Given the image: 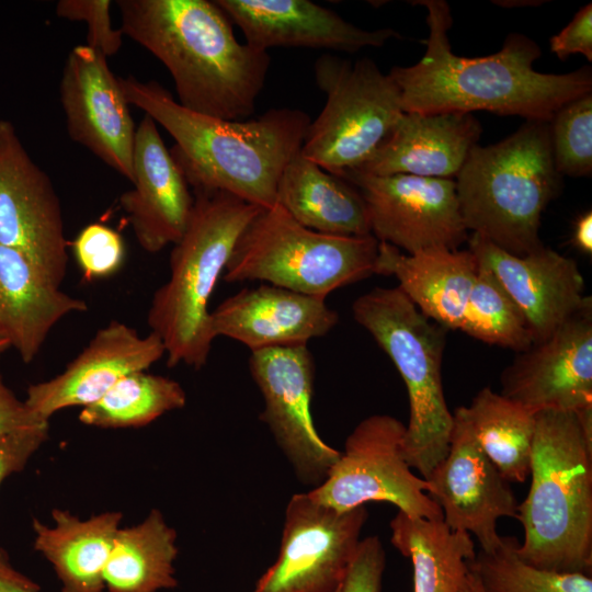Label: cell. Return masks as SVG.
Here are the masks:
<instances>
[{
  "instance_id": "74e56055",
  "label": "cell",
  "mask_w": 592,
  "mask_h": 592,
  "mask_svg": "<svg viewBox=\"0 0 592 592\" xmlns=\"http://www.w3.org/2000/svg\"><path fill=\"white\" fill-rule=\"evenodd\" d=\"M49 424L0 435V486L9 476L24 469L48 439Z\"/></svg>"
},
{
  "instance_id": "e575fe53",
  "label": "cell",
  "mask_w": 592,
  "mask_h": 592,
  "mask_svg": "<svg viewBox=\"0 0 592 592\" xmlns=\"http://www.w3.org/2000/svg\"><path fill=\"white\" fill-rule=\"evenodd\" d=\"M73 252L84 277L102 278L115 273L124 260L121 235L109 226L92 223L73 241Z\"/></svg>"
},
{
  "instance_id": "f6af8a7d",
  "label": "cell",
  "mask_w": 592,
  "mask_h": 592,
  "mask_svg": "<svg viewBox=\"0 0 592 592\" xmlns=\"http://www.w3.org/2000/svg\"><path fill=\"white\" fill-rule=\"evenodd\" d=\"M334 592H342V584Z\"/></svg>"
},
{
  "instance_id": "ac0fdd59",
  "label": "cell",
  "mask_w": 592,
  "mask_h": 592,
  "mask_svg": "<svg viewBox=\"0 0 592 592\" xmlns=\"http://www.w3.org/2000/svg\"><path fill=\"white\" fill-rule=\"evenodd\" d=\"M467 241L478 263L496 275L522 312L533 343L548 338L591 299L583 294L577 262L550 248L515 255L477 234Z\"/></svg>"
},
{
  "instance_id": "cb8c5ba5",
  "label": "cell",
  "mask_w": 592,
  "mask_h": 592,
  "mask_svg": "<svg viewBox=\"0 0 592 592\" xmlns=\"http://www.w3.org/2000/svg\"><path fill=\"white\" fill-rule=\"evenodd\" d=\"M478 261L467 250L432 248L407 254L378 242L375 274L394 276L415 307L446 330H460Z\"/></svg>"
},
{
  "instance_id": "8fae6325",
  "label": "cell",
  "mask_w": 592,
  "mask_h": 592,
  "mask_svg": "<svg viewBox=\"0 0 592 592\" xmlns=\"http://www.w3.org/2000/svg\"><path fill=\"white\" fill-rule=\"evenodd\" d=\"M367 519L365 505L338 511L308 492L293 494L277 557L252 592H334L355 557Z\"/></svg>"
},
{
  "instance_id": "7c38bea8",
  "label": "cell",
  "mask_w": 592,
  "mask_h": 592,
  "mask_svg": "<svg viewBox=\"0 0 592 592\" xmlns=\"http://www.w3.org/2000/svg\"><path fill=\"white\" fill-rule=\"evenodd\" d=\"M340 178L361 193L378 242L413 254L432 248L456 250L468 240L454 179L355 170Z\"/></svg>"
},
{
  "instance_id": "f1b7e54d",
  "label": "cell",
  "mask_w": 592,
  "mask_h": 592,
  "mask_svg": "<svg viewBox=\"0 0 592 592\" xmlns=\"http://www.w3.org/2000/svg\"><path fill=\"white\" fill-rule=\"evenodd\" d=\"M177 532L158 509L140 523L119 527L104 569L107 592H158L178 585Z\"/></svg>"
},
{
  "instance_id": "ee69618b",
  "label": "cell",
  "mask_w": 592,
  "mask_h": 592,
  "mask_svg": "<svg viewBox=\"0 0 592 592\" xmlns=\"http://www.w3.org/2000/svg\"><path fill=\"white\" fill-rule=\"evenodd\" d=\"M9 346H10V344L8 343V341L5 339H3L2 337H0V354L3 351H5Z\"/></svg>"
},
{
  "instance_id": "52a82bcc",
  "label": "cell",
  "mask_w": 592,
  "mask_h": 592,
  "mask_svg": "<svg viewBox=\"0 0 592 592\" xmlns=\"http://www.w3.org/2000/svg\"><path fill=\"white\" fill-rule=\"evenodd\" d=\"M355 321L398 369L408 391L409 422L402 451L426 479L446 456L453 430L442 384L446 329L430 321L399 287H375L352 305Z\"/></svg>"
},
{
  "instance_id": "4fadbf2b",
  "label": "cell",
  "mask_w": 592,
  "mask_h": 592,
  "mask_svg": "<svg viewBox=\"0 0 592 592\" xmlns=\"http://www.w3.org/2000/svg\"><path fill=\"white\" fill-rule=\"evenodd\" d=\"M251 377L264 401L260 420L289 462L297 479L312 488L327 478L341 452L326 443L310 412L315 362L307 345L253 351Z\"/></svg>"
},
{
  "instance_id": "277c9868",
  "label": "cell",
  "mask_w": 592,
  "mask_h": 592,
  "mask_svg": "<svg viewBox=\"0 0 592 592\" xmlns=\"http://www.w3.org/2000/svg\"><path fill=\"white\" fill-rule=\"evenodd\" d=\"M531 486L519 503L517 556L539 569L591 573L592 442L576 412L536 413Z\"/></svg>"
},
{
  "instance_id": "6da1fadb",
  "label": "cell",
  "mask_w": 592,
  "mask_h": 592,
  "mask_svg": "<svg viewBox=\"0 0 592 592\" xmlns=\"http://www.w3.org/2000/svg\"><path fill=\"white\" fill-rule=\"evenodd\" d=\"M426 9L429 35L421 59L395 66L402 111L419 113L487 111L548 122L565 104L592 92L590 67L568 73H543L533 67L540 47L532 38L511 33L502 48L485 57L455 55L448 39L453 24L443 0L417 1Z\"/></svg>"
},
{
  "instance_id": "9c48e42d",
  "label": "cell",
  "mask_w": 592,
  "mask_h": 592,
  "mask_svg": "<svg viewBox=\"0 0 592 592\" xmlns=\"http://www.w3.org/2000/svg\"><path fill=\"white\" fill-rule=\"evenodd\" d=\"M314 72L327 101L310 122L300 153L341 177L362 166L389 135L403 113L400 92L368 58L351 62L325 54Z\"/></svg>"
},
{
  "instance_id": "f35d334b",
  "label": "cell",
  "mask_w": 592,
  "mask_h": 592,
  "mask_svg": "<svg viewBox=\"0 0 592 592\" xmlns=\"http://www.w3.org/2000/svg\"><path fill=\"white\" fill-rule=\"evenodd\" d=\"M550 50L565 60L570 55L581 54L592 60V4L582 7L572 20L549 39Z\"/></svg>"
},
{
  "instance_id": "44dd1931",
  "label": "cell",
  "mask_w": 592,
  "mask_h": 592,
  "mask_svg": "<svg viewBox=\"0 0 592 592\" xmlns=\"http://www.w3.org/2000/svg\"><path fill=\"white\" fill-rule=\"evenodd\" d=\"M339 321L325 297L306 295L267 283L242 288L210 311L215 337L236 340L251 352L307 345Z\"/></svg>"
},
{
  "instance_id": "d590c367",
  "label": "cell",
  "mask_w": 592,
  "mask_h": 592,
  "mask_svg": "<svg viewBox=\"0 0 592 592\" xmlns=\"http://www.w3.org/2000/svg\"><path fill=\"white\" fill-rule=\"evenodd\" d=\"M109 0H60L56 15L69 21H83L88 26V43L106 58L115 55L123 44V32L115 29Z\"/></svg>"
},
{
  "instance_id": "2e32d148",
  "label": "cell",
  "mask_w": 592,
  "mask_h": 592,
  "mask_svg": "<svg viewBox=\"0 0 592 592\" xmlns=\"http://www.w3.org/2000/svg\"><path fill=\"white\" fill-rule=\"evenodd\" d=\"M500 394L537 413L592 406V298L548 338L519 352Z\"/></svg>"
},
{
  "instance_id": "e0dca14e",
  "label": "cell",
  "mask_w": 592,
  "mask_h": 592,
  "mask_svg": "<svg viewBox=\"0 0 592 592\" xmlns=\"http://www.w3.org/2000/svg\"><path fill=\"white\" fill-rule=\"evenodd\" d=\"M60 100L71 139L132 182L136 126L107 58L87 44L75 46L64 66Z\"/></svg>"
},
{
  "instance_id": "d4e9b609",
  "label": "cell",
  "mask_w": 592,
  "mask_h": 592,
  "mask_svg": "<svg viewBox=\"0 0 592 592\" xmlns=\"http://www.w3.org/2000/svg\"><path fill=\"white\" fill-rule=\"evenodd\" d=\"M86 310L84 300L64 293L25 255L0 244V337L24 363L36 357L64 317Z\"/></svg>"
},
{
  "instance_id": "1f68e13d",
  "label": "cell",
  "mask_w": 592,
  "mask_h": 592,
  "mask_svg": "<svg viewBox=\"0 0 592 592\" xmlns=\"http://www.w3.org/2000/svg\"><path fill=\"white\" fill-rule=\"evenodd\" d=\"M460 331L516 353L533 344L526 321L496 275L478 263Z\"/></svg>"
},
{
  "instance_id": "f546056e",
  "label": "cell",
  "mask_w": 592,
  "mask_h": 592,
  "mask_svg": "<svg viewBox=\"0 0 592 592\" xmlns=\"http://www.w3.org/2000/svg\"><path fill=\"white\" fill-rule=\"evenodd\" d=\"M485 454L511 483H523L531 471L536 413L489 387L464 406Z\"/></svg>"
},
{
  "instance_id": "5b68a950",
  "label": "cell",
  "mask_w": 592,
  "mask_h": 592,
  "mask_svg": "<svg viewBox=\"0 0 592 592\" xmlns=\"http://www.w3.org/2000/svg\"><path fill=\"white\" fill-rule=\"evenodd\" d=\"M183 236L173 244L168 281L153 294L147 322L166 350L167 365L202 368L215 334L208 305L232 250L262 209L223 191L193 189Z\"/></svg>"
},
{
  "instance_id": "d6986e66",
  "label": "cell",
  "mask_w": 592,
  "mask_h": 592,
  "mask_svg": "<svg viewBox=\"0 0 592 592\" xmlns=\"http://www.w3.org/2000/svg\"><path fill=\"white\" fill-rule=\"evenodd\" d=\"M164 355V345L157 334L143 337L136 329L114 320L96 331L62 373L31 385L24 401L48 422L61 409L94 403L122 377L146 371Z\"/></svg>"
},
{
  "instance_id": "484cf974",
  "label": "cell",
  "mask_w": 592,
  "mask_h": 592,
  "mask_svg": "<svg viewBox=\"0 0 592 592\" xmlns=\"http://www.w3.org/2000/svg\"><path fill=\"white\" fill-rule=\"evenodd\" d=\"M276 204L301 226L317 232L344 237L372 235L366 206L357 189L300 151L281 174Z\"/></svg>"
},
{
  "instance_id": "60d3db41",
  "label": "cell",
  "mask_w": 592,
  "mask_h": 592,
  "mask_svg": "<svg viewBox=\"0 0 592 592\" xmlns=\"http://www.w3.org/2000/svg\"><path fill=\"white\" fill-rule=\"evenodd\" d=\"M41 587L18 571L9 561L7 553L0 548V592H39Z\"/></svg>"
},
{
  "instance_id": "d6a6232c",
  "label": "cell",
  "mask_w": 592,
  "mask_h": 592,
  "mask_svg": "<svg viewBox=\"0 0 592 592\" xmlns=\"http://www.w3.org/2000/svg\"><path fill=\"white\" fill-rule=\"evenodd\" d=\"M515 537L503 536L493 551L479 550L469 562L483 592H592V579L582 572L539 569L516 554Z\"/></svg>"
},
{
  "instance_id": "603a6c76",
  "label": "cell",
  "mask_w": 592,
  "mask_h": 592,
  "mask_svg": "<svg viewBox=\"0 0 592 592\" xmlns=\"http://www.w3.org/2000/svg\"><path fill=\"white\" fill-rule=\"evenodd\" d=\"M481 133L471 113L403 112L386 139L355 171L455 179Z\"/></svg>"
},
{
  "instance_id": "83f0119b",
  "label": "cell",
  "mask_w": 592,
  "mask_h": 592,
  "mask_svg": "<svg viewBox=\"0 0 592 592\" xmlns=\"http://www.w3.org/2000/svg\"><path fill=\"white\" fill-rule=\"evenodd\" d=\"M389 527L391 545L411 561L413 592H465L476 556L473 536L451 530L442 520L400 511Z\"/></svg>"
},
{
  "instance_id": "8d00e7d4",
  "label": "cell",
  "mask_w": 592,
  "mask_h": 592,
  "mask_svg": "<svg viewBox=\"0 0 592 592\" xmlns=\"http://www.w3.org/2000/svg\"><path fill=\"white\" fill-rule=\"evenodd\" d=\"M386 553L376 535L362 538L342 583V592H382Z\"/></svg>"
},
{
  "instance_id": "7a4b0ae2",
  "label": "cell",
  "mask_w": 592,
  "mask_h": 592,
  "mask_svg": "<svg viewBox=\"0 0 592 592\" xmlns=\"http://www.w3.org/2000/svg\"><path fill=\"white\" fill-rule=\"evenodd\" d=\"M129 105L174 139L170 150L192 189L223 191L261 208L276 205L281 174L300 151L309 115L271 109L251 119L230 121L182 106L156 81L118 77Z\"/></svg>"
},
{
  "instance_id": "4dcf8cb0",
  "label": "cell",
  "mask_w": 592,
  "mask_h": 592,
  "mask_svg": "<svg viewBox=\"0 0 592 592\" xmlns=\"http://www.w3.org/2000/svg\"><path fill=\"white\" fill-rule=\"evenodd\" d=\"M185 403L180 383L140 371L122 377L102 398L82 408L79 420L102 429L140 428Z\"/></svg>"
},
{
  "instance_id": "b9f144b4",
  "label": "cell",
  "mask_w": 592,
  "mask_h": 592,
  "mask_svg": "<svg viewBox=\"0 0 592 592\" xmlns=\"http://www.w3.org/2000/svg\"><path fill=\"white\" fill-rule=\"evenodd\" d=\"M573 244L587 254L592 253V213L585 212L577 219L573 234Z\"/></svg>"
},
{
  "instance_id": "7bdbcfd3",
  "label": "cell",
  "mask_w": 592,
  "mask_h": 592,
  "mask_svg": "<svg viewBox=\"0 0 592 592\" xmlns=\"http://www.w3.org/2000/svg\"><path fill=\"white\" fill-rule=\"evenodd\" d=\"M470 570V569H469ZM465 592H483L476 576L470 571Z\"/></svg>"
},
{
  "instance_id": "5bb4252c",
  "label": "cell",
  "mask_w": 592,
  "mask_h": 592,
  "mask_svg": "<svg viewBox=\"0 0 592 592\" xmlns=\"http://www.w3.org/2000/svg\"><path fill=\"white\" fill-rule=\"evenodd\" d=\"M0 244L25 255L55 286L68 264L60 202L14 125L0 119Z\"/></svg>"
},
{
  "instance_id": "8992f818",
  "label": "cell",
  "mask_w": 592,
  "mask_h": 592,
  "mask_svg": "<svg viewBox=\"0 0 592 592\" xmlns=\"http://www.w3.org/2000/svg\"><path fill=\"white\" fill-rule=\"evenodd\" d=\"M454 181L468 231L515 255L544 247L542 215L562 190L548 122L526 121L497 144L475 146Z\"/></svg>"
},
{
  "instance_id": "4316f807",
  "label": "cell",
  "mask_w": 592,
  "mask_h": 592,
  "mask_svg": "<svg viewBox=\"0 0 592 592\" xmlns=\"http://www.w3.org/2000/svg\"><path fill=\"white\" fill-rule=\"evenodd\" d=\"M52 517L53 526L33 519L34 548L53 565L61 592H102L122 513L109 511L82 521L67 510L54 509Z\"/></svg>"
},
{
  "instance_id": "836d02e7",
  "label": "cell",
  "mask_w": 592,
  "mask_h": 592,
  "mask_svg": "<svg viewBox=\"0 0 592 592\" xmlns=\"http://www.w3.org/2000/svg\"><path fill=\"white\" fill-rule=\"evenodd\" d=\"M548 124L557 171L562 177H590L592 173V93L561 106Z\"/></svg>"
},
{
  "instance_id": "7402d4cb",
  "label": "cell",
  "mask_w": 592,
  "mask_h": 592,
  "mask_svg": "<svg viewBox=\"0 0 592 592\" xmlns=\"http://www.w3.org/2000/svg\"><path fill=\"white\" fill-rule=\"evenodd\" d=\"M242 31L246 43L265 50L304 47L356 53L400 35L392 29L364 30L309 0H217Z\"/></svg>"
},
{
  "instance_id": "3957f363",
  "label": "cell",
  "mask_w": 592,
  "mask_h": 592,
  "mask_svg": "<svg viewBox=\"0 0 592 592\" xmlns=\"http://www.w3.org/2000/svg\"><path fill=\"white\" fill-rule=\"evenodd\" d=\"M116 5L123 34L167 67L182 106L230 121L253 114L271 58L237 41L216 1L118 0Z\"/></svg>"
},
{
  "instance_id": "ab89813d",
  "label": "cell",
  "mask_w": 592,
  "mask_h": 592,
  "mask_svg": "<svg viewBox=\"0 0 592 592\" xmlns=\"http://www.w3.org/2000/svg\"><path fill=\"white\" fill-rule=\"evenodd\" d=\"M48 424L4 384L0 372V435Z\"/></svg>"
},
{
  "instance_id": "ffe728a7",
  "label": "cell",
  "mask_w": 592,
  "mask_h": 592,
  "mask_svg": "<svg viewBox=\"0 0 592 592\" xmlns=\"http://www.w3.org/2000/svg\"><path fill=\"white\" fill-rule=\"evenodd\" d=\"M134 187L119 197L140 247L157 253L183 236L194 204L189 183L147 114L136 127Z\"/></svg>"
},
{
  "instance_id": "9a60e30c",
  "label": "cell",
  "mask_w": 592,
  "mask_h": 592,
  "mask_svg": "<svg viewBox=\"0 0 592 592\" xmlns=\"http://www.w3.org/2000/svg\"><path fill=\"white\" fill-rule=\"evenodd\" d=\"M425 480L426 493L451 530L475 536L481 551L500 546L503 536L497 532L498 520L516 519L519 502L510 482L478 444L464 406L453 412L446 456Z\"/></svg>"
},
{
  "instance_id": "ba28073f",
  "label": "cell",
  "mask_w": 592,
  "mask_h": 592,
  "mask_svg": "<svg viewBox=\"0 0 592 592\" xmlns=\"http://www.w3.org/2000/svg\"><path fill=\"white\" fill-rule=\"evenodd\" d=\"M373 235L332 236L301 226L280 205L262 208L239 237L224 271L226 282L262 281L327 297L375 274Z\"/></svg>"
},
{
  "instance_id": "30bf717a",
  "label": "cell",
  "mask_w": 592,
  "mask_h": 592,
  "mask_svg": "<svg viewBox=\"0 0 592 592\" xmlns=\"http://www.w3.org/2000/svg\"><path fill=\"white\" fill-rule=\"evenodd\" d=\"M406 425L389 414H373L348 435L344 449L322 483L307 491L317 502L349 511L368 502H387L411 517L442 520L402 451Z\"/></svg>"
}]
</instances>
